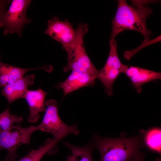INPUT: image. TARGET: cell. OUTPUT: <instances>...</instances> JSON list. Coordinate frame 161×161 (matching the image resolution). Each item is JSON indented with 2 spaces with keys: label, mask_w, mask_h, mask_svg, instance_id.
<instances>
[{
  "label": "cell",
  "mask_w": 161,
  "mask_h": 161,
  "mask_svg": "<svg viewBox=\"0 0 161 161\" xmlns=\"http://www.w3.org/2000/svg\"><path fill=\"white\" fill-rule=\"evenodd\" d=\"M31 1H11L8 8H7L0 16V28H4V35L16 33L19 37H21L24 27L32 21L26 15L27 10Z\"/></svg>",
  "instance_id": "cell-4"
},
{
  "label": "cell",
  "mask_w": 161,
  "mask_h": 161,
  "mask_svg": "<svg viewBox=\"0 0 161 161\" xmlns=\"http://www.w3.org/2000/svg\"><path fill=\"white\" fill-rule=\"evenodd\" d=\"M140 69L138 67L126 65L123 73L130 78L137 74Z\"/></svg>",
  "instance_id": "cell-20"
},
{
  "label": "cell",
  "mask_w": 161,
  "mask_h": 161,
  "mask_svg": "<svg viewBox=\"0 0 161 161\" xmlns=\"http://www.w3.org/2000/svg\"><path fill=\"white\" fill-rule=\"evenodd\" d=\"M94 145L100 151V161H130L144 147L140 135L131 137L103 138L94 136Z\"/></svg>",
  "instance_id": "cell-2"
},
{
  "label": "cell",
  "mask_w": 161,
  "mask_h": 161,
  "mask_svg": "<svg viewBox=\"0 0 161 161\" xmlns=\"http://www.w3.org/2000/svg\"><path fill=\"white\" fill-rule=\"evenodd\" d=\"M23 121L22 117L11 114L8 108L0 113V133L10 129L14 123H20Z\"/></svg>",
  "instance_id": "cell-18"
},
{
  "label": "cell",
  "mask_w": 161,
  "mask_h": 161,
  "mask_svg": "<svg viewBox=\"0 0 161 161\" xmlns=\"http://www.w3.org/2000/svg\"><path fill=\"white\" fill-rule=\"evenodd\" d=\"M1 56L0 55V58ZM47 70L45 66L33 68H22L2 63L0 61V88L12 83L23 77L27 72L38 69Z\"/></svg>",
  "instance_id": "cell-11"
},
{
  "label": "cell",
  "mask_w": 161,
  "mask_h": 161,
  "mask_svg": "<svg viewBox=\"0 0 161 161\" xmlns=\"http://www.w3.org/2000/svg\"><path fill=\"white\" fill-rule=\"evenodd\" d=\"M88 30L87 25L80 23L75 30L76 39L75 47L67 54L68 63L64 68L65 72L76 71L88 73L97 78V70L87 55L83 43V37Z\"/></svg>",
  "instance_id": "cell-3"
},
{
  "label": "cell",
  "mask_w": 161,
  "mask_h": 161,
  "mask_svg": "<svg viewBox=\"0 0 161 161\" xmlns=\"http://www.w3.org/2000/svg\"><path fill=\"white\" fill-rule=\"evenodd\" d=\"M121 73L120 70L113 68L106 69H102L99 70L97 78L102 83L105 91L109 96L113 94V83Z\"/></svg>",
  "instance_id": "cell-14"
},
{
  "label": "cell",
  "mask_w": 161,
  "mask_h": 161,
  "mask_svg": "<svg viewBox=\"0 0 161 161\" xmlns=\"http://www.w3.org/2000/svg\"><path fill=\"white\" fill-rule=\"evenodd\" d=\"M64 144L71 151L73 161H93L92 157L93 145L78 147L68 142H65Z\"/></svg>",
  "instance_id": "cell-17"
},
{
  "label": "cell",
  "mask_w": 161,
  "mask_h": 161,
  "mask_svg": "<svg viewBox=\"0 0 161 161\" xmlns=\"http://www.w3.org/2000/svg\"><path fill=\"white\" fill-rule=\"evenodd\" d=\"M66 161H73V157L72 155L68 156L67 157Z\"/></svg>",
  "instance_id": "cell-23"
},
{
  "label": "cell",
  "mask_w": 161,
  "mask_h": 161,
  "mask_svg": "<svg viewBox=\"0 0 161 161\" xmlns=\"http://www.w3.org/2000/svg\"><path fill=\"white\" fill-rule=\"evenodd\" d=\"M153 1H131V6L126 0H118L117 11L112 22L111 39H114L118 34L124 31L131 30L138 31L143 36V42L149 41L151 32L148 29L146 21L153 10L147 5Z\"/></svg>",
  "instance_id": "cell-1"
},
{
  "label": "cell",
  "mask_w": 161,
  "mask_h": 161,
  "mask_svg": "<svg viewBox=\"0 0 161 161\" xmlns=\"http://www.w3.org/2000/svg\"><path fill=\"white\" fill-rule=\"evenodd\" d=\"M145 157L143 153L139 152L130 161H143Z\"/></svg>",
  "instance_id": "cell-22"
},
{
  "label": "cell",
  "mask_w": 161,
  "mask_h": 161,
  "mask_svg": "<svg viewBox=\"0 0 161 161\" xmlns=\"http://www.w3.org/2000/svg\"><path fill=\"white\" fill-rule=\"evenodd\" d=\"M11 0H0V16L7 8Z\"/></svg>",
  "instance_id": "cell-21"
},
{
  "label": "cell",
  "mask_w": 161,
  "mask_h": 161,
  "mask_svg": "<svg viewBox=\"0 0 161 161\" xmlns=\"http://www.w3.org/2000/svg\"><path fill=\"white\" fill-rule=\"evenodd\" d=\"M35 126L23 127L18 124L0 133V150L5 149L8 154L4 161H14L17 148L23 144L30 143L32 134Z\"/></svg>",
  "instance_id": "cell-6"
},
{
  "label": "cell",
  "mask_w": 161,
  "mask_h": 161,
  "mask_svg": "<svg viewBox=\"0 0 161 161\" xmlns=\"http://www.w3.org/2000/svg\"><path fill=\"white\" fill-rule=\"evenodd\" d=\"M96 78V77L88 73L72 71L68 78L64 81L58 83L56 87L61 89L65 96L80 88L93 86Z\"/></svg>",
  "instance_id": "cell-8"
},
{
  "label": "cell",
  "mask_w": 161,
  "mask_h": 161,
  "mask_svg": "<svg viewBox=\"0 0 161 161\" xmlns=\"http://www.w3.org/2000/svg\"><path fill=\"white\" fill-rule=\"evenodd\" d=\"M35 77L34 75H28L7 85L3 87L2 95L6 98L9 104L18 99L24 98L29 86L34 83Z\"/></svg>",
  "instance_id": "cell-10"
},
{
  "label": "cell",
  "mask_w": 161,
  "mask_h": 161,
  "mask_svg": "<svg viewBox=\"0 0 161 161\" xmlns=\"http://www.w3.org/2000/svg\"><path fill=\"white\" fill-rule=\"evenodd\" d=\"M140 135L144 146L152 152L161 154V129L160 127H153L147 130H141Z\"/></svg>",
  "instance_id": "cell-12"
},
{
  "label": "cell",
  "mask_w": 161,
  "mask_h": 161,
  "mask_svg": "<svg viewBox=\"0 0 161 161\" xmlns=\"http://www.w3.org/2000/svg\"><path fill=\"white\" fill-rule=\"evenodd\" d=\"M161 40V35L147 42H143L140 46L137 48L131 50L126 51L124 52V57L125 59L129 60L141 48H143L147 46L158 42Z\"/></svg>",
  "instance_id": "cell-19"
},
{
  "label": "cell",
  "mask_w": 161,
  "mask_h": 161,
  "mask_svg": "<svg viewBox=\"0 0 161 161\" xmlns=\"http://www.w3.org/2000/svg\"><path fill=\"white\" fill-rule=\"evenodd\" d=\"M45 113L41 122L35 126L36 130L52 134L54 138L61 139L69 134L77 135L79 131L76 124L68 126L60 118L58 112V102L54 99L45 102Z\"/></svg>",
  "instance_id": "cell-5"
},
{
  "label": "cell",
  "mask_w": 161,
  "mask_h": 161,
  "mask_svg": "<svg viewBox=\"0 0 161 161\" xmlns=\"http://www.w3.org/2000/svg\"><path fill=\"white\" fill-rule=\"evenodd\" d=\"M45 33L62 45L67 53L74 49L76 39V31L67 20L61 21L58 17L54 16L49 20Z\"/></svg>",
  "instance_id": "cell-7"
},
{
  "label": "cell",
  "mask_w": 161,
  "mask_h": 161,
  "mask_svg": "<svg viewBox=\"0 0 161 161\" xmlns=\"http://www.w3.org/2000/svg\"><path fill=\"white\" fill-rule=\"evenodd\" d=\"M47 93L40 88L35 90H28L24 98L28 104L30 114L27 120L30 123L36 122L40 118L39 113L45 112L46 107L45 99Z\"/></svg>",
  "instance_id": "cell-9"
},
{
  "label": "cell",
  "mask_w": 161,
  "mask_h": 161,
  "mask_svg": "<svg viewBox=\"0 0 161 161\" xmlns=\"http://www.w3.org/2000/svg\"><path fill=\"white\" fill-rule=\"evenodd\" d=\"M61 139L59 138H54L53 140H48L44 145L40 146L37 149L31 151L18 161H40L43 156L53 148Z\"/></svg>",
  "instance_id": "cell-15"
},
{
  "label": "cell",
  "mask_w": 161,
  "mask_h": 161,
  "mask_svg": "<svg viewBox=\"0 0 161 161\" xmlns=\"http://www.w3.org/2000/svg\"><path fill=\"white\" fill-rule=\"evenodd\" d=\"M161 78V73L140 68L139 72L130 78L131 83L137 92L142 90V86L146 83Z\"/></svg>",
  "instance_id": "cell-13"
},
{
  "label": "cell",
  "mask_w": 161,
  "mask_h": 161,
  "mask_svg": "<svg viewBox=\"0 0 161 161\" xmlns=\"http://www.w3.org/2000/svg\"><path fill=\"white\" fill-rule=\"evenodd\" d=\"M110 49L109 54L103 69L113 68L120 70L123 73L126 66L120 60L117 51V43L114 39H111L109 41Z\"/></svg>",
  "instance_id": "cell-16"
}]
</instances>
